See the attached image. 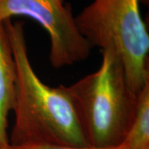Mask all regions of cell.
<instances>
[{"label": "cell", "mask_w": 149, "mask_h": 149, "mask_svg": "<svg viewBox=\"0 0 149 149\" xmlns=\"http://www.w3.org/2000/svg\"><path fill=\"white\" fill-rule=\"evenodd\" d=\"M75 22L91 47L118 56L129 86L139 95L149 82V34L140 0H93Z\"/></svg>", "instance_id": "3957f363"}, {"label": "cell", "mask_w": 149, "mask_h": 149, "mask_svg": "<svg viewBox=\"0 0 149 149\" xmlns=\"http://www.w3.org/2000/svg\"><path fill=\"white\" fill-rule=\"evenodd\" d=\"M101 52L98 70L67 87L88 145L105 148L122 143L134 117L138 95L129 86L118 56Z\"/></svg>", "instance_id": "7a4b0ae2"}, {"label": "cell", "mask_w": 149, "mask_h": 149, "mask_svg": "<svg viewBox=\"0 0 149 149\" xmlns=\"http://www.w3.org/2000/svg\"><path fill=\"white\" fill-rule=\"evenodd\" d=\"M16 76V65L5 22L0 21V149L11 147L8 126L14 104Z\"/></svg>", "instance_id": "5b68a950"}, {"label": "cell", "mask_w": 149, "mask_h": 149, "mask_svg": "<svg viewBox=\"0 0 149 149\" xmlns=\"http://www.w3.org/2000/svg\"><path fill=\"white\" fill-rule=\"evenodd\" d=\"M24 16L37 22L47 32L49 60L54 68L84 61L92 47L79 31L72 8L64 0H0V21Z\"/></svg>", "instance_id": "277c9868"}, {"label": "cell", "mask_w": 149, "mask_h": 149, "mask_svg": "<svg viewBox=\"0 0 149 149\" xmlns=\"http://www.w3.org/2000/svg\"><path fill=\"white\" fill-rule=\"evenodd\" d=\"M10 149H128L123 143H120L117 146L98 148L92 146H65V145H56V144H28L22 146H11Z\"/></svg>", "instance_id": "52a82bcc"}, {"label": "cell", "mask_w": 149, "mask_h": 149, "mask_svg": "<svg viewBox=\"0 0 149 149\" xmlns=\"http://www.w3.org/2000/svg\"><path fill=\"white\" fill-rule=\"evenodd\" d=\"M122 143L128 149H149V82L138 95L134 117Z\"/></svg>", "instance_id": "8992f818"}, {"label": "cell", "mask_w": 149, "mask_h": 149, "mask_svg": "<svg viewBox=\"0 0 149 149\" xmlns=\"http://www.w3.org/2000/svg\"><path fill=\"white\" fill-rule=\"evenodd\" d=\"M4 22L17 74L11 146H89L68 87H52L42 81L30 61L23 22Z\"/></svg>", "instance_id": "6da1fadb"}]
</instances>
